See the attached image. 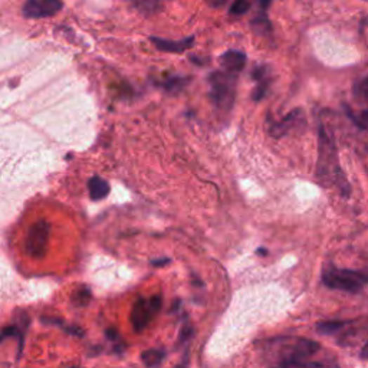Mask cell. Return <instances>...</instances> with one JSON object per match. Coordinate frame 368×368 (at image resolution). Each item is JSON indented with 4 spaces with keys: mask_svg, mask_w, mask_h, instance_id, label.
I'll list each match as a JSON object with an SVG mask.
<instances>
[{
    "mask_svg": "<svg viewBox=\"0 0 368 368\" xmlns=\"http://www.w3.org/2000/svg\"><path fill=\"white\" fill-rule=\"evenodd\" d=\"M276 368H289V367H284V365H276Z\"/></svg>",
    "mask_w": 368,
    "mask_h": 368,
    "instance_id": "26",
    "label": "cell"
},
{
    "mask_svg": "<svg viewBox=\"0 0 368 368\" xmlns=\"http://www.w3.org/2000/svg\"><path fill=\"white\" fill-rule=\"evenodd\" d=\"M209 82V98L213 105L222 110L230 111L237 88V75L226 71H214L207 78Z\"/></svg>",
    "mask_w": 368,
    "mask_h": 368,
    "instance_id": "3",
    "label": "cell"
},
{
    "mask_svg": "<svg viewBox=\"0 0 368 368\" xmlns=\"http://www.w3.org/2000/svg\"><path fill=\"white\" fill-rule=\"evenodd\" d=\"M162 303H163V299L160 295L151 296L148 299L140 298L133 306L131 318H130L134 331L137 332L144 331L147 325L152 321V318H155L157 313L162 310Z\"/></svg>",
    "mask_w": 368,
    "mask_h": 368,
    "instance_id": "5",
    "label": "cell"
},
{
    "mask_svg": "<svg viewBox=\"0 0 368 368\" xmlns=\"http://www.w3.org/2000/svg\"><path fill=\"white\" fill-rule=\"evenodd\" d=\"M351 325H354V321H322L317 324V331L322 335H334L347 329Z\"/></svg>",
    "mask_w": 368,
    "mask_h": 368,
    "instance_id": "14",
    "label": "cell"
},
{
    "mask_svg": "<svg viewBox=\"0 0 368 368\" xmlns=\"http://www.w3.org/2000/svg\"><path fill=\"white\" fill-rule=\"evenodd\" d=\"M221 65L223 71L239 75L247 67V53L239 49H229L221 56Z\"/></svg>",
    "mask_w": 368,
    "mask_h": 368,
    "instance_id": "8",
    "label": "cell"
},
{
    "mask_svg": "<svg viewBox=\"0 0 368 368\" xmlns=\"http://www.w3.org/2000/svg\"><path fill=\"white\" fill-rule=\"evenodd\" d=\"M63 8L64 4L59 0H29L22 6V15L26 19H44L55 16Z\"/></svg>",
    "mask_w": 368,
    "mask_h": 368,
    "instance_id": "6",
    "label": "cell"
},
{
    "mask_svg": "<svg viewBox=\"0 0 368 368\" xmlns=\"http://www.w3.org/2000/svg\"><path fill=\"white\" fill-rule=\"evenodd\" d=\"M151 263L155 266H164L163 263H170V259L169 258H160V259H155L151 261Z\"/></svg>",
    "mask_w": 368,
    "mask_h": 368,
    "instance_id": "23",
    "label": "cell"
},
{
    "mask_svg": "<svg viewBox=\"0 0 368 368\" xmlns=\"http://www.w3.org/2000/svg\"><path fill=\"white\" fill-rule=\"evenodd\" d=\"M315 176L322 188L335 189L346 199L350 196L351 186L340 164L334 134L322 122L318 127V159Z\"/></svg>",
    "mask_w": 368,
    "mask_h": 368,
    "instance_id": "1",
    "label": "cell"
},
{
    "mask_svg": "<svg viewBox=\"0 0 368 368\" xmlns=\"http://www.w3.org/2000/svg\"><path fill=\"white\" fill-rule=\"evenodd\" d=\"M258 252H259V255H261V256H263V255H266V249H262V248H261V249H259Z\"/></svg>",
    "mask_w": 368,
    "mask_h": 368,
    "instance_id": "25",
    "label": "cell"
},
{
    "mask_svg": "<svg viewBox=\"0 0 368 368\" xmlns=\"http://www.w3.org/2000/svg\"><path fill=\"white\" fill-rule=\"evenodd\" d=\"M321 280L329 289L347 294H360L368 285V273L362 270L336 268L332 263H327L322 269Z\"/></svg>",
    "mask_w": 368,
    "mask_h": 368,
    "instance_id": "2",
    "label": "cell"
},
{
    "mask_svg": "<svg viewBox=\"0 0 368 368\" xmlns=\"http://www.w3.org/2000/svg\"><path fill=\"white\" fill-rule=\"evenodd\" d=\"M189 82H190V78L171 75L169 78H164V79L159 81L157 85L162 86L166 92H169V94H178V92H181L184 88L188 86Z\"/></svg>",
    "mask_w": 368,
    "mask_h": 368,
    "instance_id": "13",
    "label": "cell"
},
{
    "mask_svg": "<svg viewBox=\"0 0 368 368\" xmlns=\"http://www.w3.org/2000/svg\"><path fill=\"white\" fill-rule=\"evenodd\" d=\"M91 301V291L85 287L77 289L72 295V302L77 305V306H85L88 305Z\"/></svg>",
    "mask_w": 368,
    "mask_h": 368,
    "instance_id": "18",
    "label": "cell"
},
{
    "mask_svg": "<svg viewBox=\"0 0 368 368\" xmlns=\"http://www.w3.org/2000/svg\"><path fill=\"white\" fill-rule=\"evenodd\" d=\"M353 94L358 104L364 105L368 111V77L358 79L353 86Z\"/></svg>",
    "mask_w": 368,
    "mask_h": 368,
    "instance_id": "15",
    "label": "cell"
},
{
    "mask_svg": "<svg viewBox=\"0 0 368 368\" xmlns=\"http://www.w3.org/2000/svg\"><path fill=\"white\" fill-rule=\"evenodd\" d=\"M305 124V117L302 110H294L287 117H284L281 121L270 122L269 133L275 138H281L291 133L292 130L302 127Z\"/></svg>",
    "mask_w": 368,
    "mask_h": 368,
    "instance_id": "7",
    "label": "cell"
},
{
    "mask_svg": "<svg viewBox=\"0 0 368 368\" xmlns=\"http://www.w3.org/2000/svg\"><path fill=\"white\" fill-rule=\"evenodd\" d=\"M150 41L156 45L157 49H160L163 52H170V53H181L186 49H190L195 45V37L184 38L181 41H169V39H163V38L151 37Z\"/></svg>",
    "mask_w": 368,
    "mask_h": 368,
    "instance_id": "9",
    "label": "cell"
},
{
    "mask_svg": "<svg viewBox=\"0 0 368 368\" xmlns=\"http://www.w3.org/2000/svg\"><path fill=\"white\" fill-rule=\"evenodd\" d=\"M360 357H361L362 360H368V340H367V343L364 344V347L361 348V353H360Z\"/></svg>",
    "mask_w": 368,
    "mask_h": 368,
    "instance_id": "24",
    "label": "cell"
},
{
    "mask_svg": "<svg viewBox=\"0 0 368 368\" xmlns=\"http://www.w3.org/2000/svg\"><path fill=\"white\" fill-rule=\"evenodd\" d=\"M51 237V225L41 219L37 223L30 226L26 237H25V254L32 259L45 258L49 247Z\"/></svg>",
    "mask_w": 368,
    "mask_h": 368,
    "instance_id": "4",
    "label": "cell"
},
{
    "mask_svg": "<svg viewBox=\"0 0 368 368\" xmlns=\"http://www.w3.org/2000/svg\"><path fill=\"white\" fill-rule=\"evenodd\" d=\"M193 335V327L190 324H186L181 329V334H180V339H178V343L183 344V343H188Z\"/></svg>",
    "mask_w": 368,
    "mask_h": 368,
    "instance_id": "21",
    "label": "cell"
},
{
    "mask_svg": "<svg viewBox=\"0 0 368 368\" xmlns=\"http://www.w3.org/2000/svg\"><path fill=\"white\" fill-rule=\"evenodd\" d=\"M88 192H89L91 200L100 202L110 195L111 186L108 184V181L104 180L103 177L94 176L88 180Z\"/></svg>",
    "mask_w": 368,
    "mask_h": 368,
    "instance_id": "11",
    "label": "cell"
},
{
    "mask_svg": "<svg viewBox=\"0 0 368 368\" xmlns=\"http://www.w3.org/2000/svg\"><path fill=\"white\" fill-rule=\"evenodd\" d=\"M190 60H192L193 64H196V65H207V64L210 63V58H203V59H202V56H195V55H192V56H190Z\"/></svg>",
    "mask_w": 368,
    "mask_h": 368,
    "instance_id": "22",
    "label": "cell"
},
{
    "mask_svg": "<svg viewBox=\"0 0 368 368\" xmlns=\"http://www.w3.org/2000/svg\"><path fill=\"white\" fill-rule=\"evenodd\" d=\"M269 2H261L259 4V11L256 12L255 18H252V29L258 35H269L272 32V25L266 13V8L269 6Z\"/></svg>",
    "mask_w": 368,
    "mask_h": 368,
    "instance_id": "12",
    "label": "cell"
},
{
    "mask_svg": "<svg viewBox=\"0 0 368 368\" xmlns=\"http://www.w3.org/2000/svg\"><path fill=\"white\" fill-rule=\"evenodd\" d=\"M164 355H166V353L163 350H145L141 354V360H143L145 367L155 368V367H157L163 361Z\"/></svg>",
    "mask_w": 368,
    "mask_h": 368,
    "instance_id": "17",
    "label": "cell"
},
{
    "mask_svg": "<svg viewBox=\"0 0 368 368\" xmlns=\"http://www.w3.org/2000/svg\"><path fill=\"white\" fill-rule=\"evenodd\" d=\"M252 8L251 2H247V0H236L229 8V13L233 16H240L244 15L249 9Z\"/></svg>",
    "mask_w": 368,
    "mask_h": 368,
    "instance_id": "19",
    "label": "cell"
},
{
    "mask_svg": "<svg viewBox=\"0 0 368 368\" xmlns=\"http://www.w3.org/2000/svg\"><path fill=\"white\" fill-rule=\"evenodd\" d=\"M252 77L256 81V86L254 89L252 98H254V101L259 103L266 96V92L269 89V85L272 82V78H270V74H269V68L265 67V65H259V67H256L254 70Z\"/></svg>",
    "mask_w": 368,
    "mask_h": 368,
    "instance_id": "10",
    "label": "cell"
},
{
    "mask_svg": "<svg viewBox=\"0 0 368 368\" xmlns=\"http://www.w3.org/2000/svg\"><path fill=\"white\" fill-rule=\"evenodd\" d=\"M344 110H346L348 118L354 122V124H355L358 129H361V130H364V131L368 133V111H367V110H362V111H360V112H355V111H354L353 108H350L348 105H344Z\"/></svg>",
    "mask_w": 368,
    "mask_h": 368,
    "instance_id": "16",
    "label": "cell"
},
{
    "mask_svg": "<svg viewBox=\"0 0 368 368\" xmlns=\"http://www.w3.org/2000/svg\"><path fill=\"white\" fill-rule=\"evenodd\" d=\"M134 8L144 15H152L162 8V5L159 2H136Z\"/></svg>",
    "mask_w": 368,
    "mask_h": 368,
    "instance_id": "20",
    "label": "cell"
}]
</instances>
